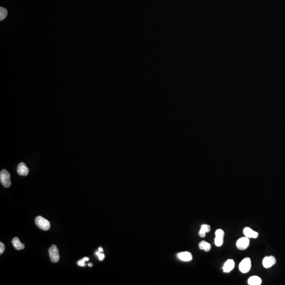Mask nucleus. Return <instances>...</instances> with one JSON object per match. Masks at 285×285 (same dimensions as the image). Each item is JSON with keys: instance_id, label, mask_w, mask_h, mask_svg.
<instances>
[{"instance_id": "f257e3e1", "label": "nucleus", "mask_w": 285, "mask_h": 285, "mask_svg": "<svg viewBox=\"0 0 285 285\" xmlns=\"http://www.w3.org/2000/svg\"><path fill=\"white\" fill-rule=\"evenodd\" d=\"M35 222L39 228L44 231H47L50 228L49 221L41 216H38L35 218Z\"/></svg>"}, {"instance_id": "f03ea898", "label": "nucleus", "mask_w": 285, "mask_h": 285, "mask_svg": "<svg viewBox=\"0 0 285 285\" xmlns=\"http://www.w3.org/2000/svg\"><path fill=\"white\" fill-rule=\"evenodd\" d=\"M10 174L7 170H2L0 173V181L3 187L9 188L11 185Z\"/></svg>"}, {"instance_id": "7ed1b4c3", "label": "nucleus", "mask_w": 285, "mask_h": 285, "mask_svg": "<svg viewBox=\"0 0 285 285\" xmlns=\"http://www.w3.org/2000/svg\"><path fill=\"white\" fill-rule=\"evenodd\" d=\"M49 254L51 261L53 263H57L60 259V254L57 246L52 245L49 249Z\"/></svg>"}, {"instance_id": "20e7f679", "label": "nucleus", "mask_w": 285, "mask_h": 285, "mask_svg": "<svg viewBox=\"0 0 285 285\" xmlns=\"http://www.w3.org/2000/svg\"><path fill=\"white\" fill-rule=\"evenodd\" d=\"M251 267V261L249 258H246L242 260L239 266L240 271L243 274L248 272L250 270Z\"/></svg>"}, {"instance_id": "39448f33", "label": "nucleus", "mask_w": 285, "mask_h": 285, "mask_svg": "<svg viewBox=\"0 0 285 285\" xmlns=\"http://www.w3.org/2000/svg\"><path fill=\"white\" fill-rule=\"evenodd\" d=\"M249 245H250L249 238L246 237L240 238L236 243V246L238 249L242 250H246V249L248 248L249 246Z\"/></svg>"}, {"instance_id": "423d86ee", "label": "nucleus", "mask_w": 285, "mask_h": 285, "mask_svg": "<svg viewBox=\"0 0 285 285\" xmlns=\"http://www.w3.org/2000/svg\"><path fill=\"white\" fill-rule=\"evenodd\" d=\"M276 263V258L274 256L265 257L262 261V265L265 268H269Z\"/></svg>"}, {"instance_id": "0eeeda50", "label": "nucleus", "mask_w": 285, "mask_h": 285, "mask_svg": "<svg viewBox=\"0 0 285 285\" xmlns=\"http://www.w3.org/2000/svg\"><path fill=\"white\" fill-rule=\"evenodd\" d=\"M17 172L20 176H26L28 175L29 172V170L25 163L21 162L20 164H19L18 168H17Z\"/></svg>"}, {"instance_id": "6e6552de", "label": "nucleus", "mask_w": 285, "mask_h": 285, "mask_svg": "<svg viewBox=\"0 0 285 285\" xmlns=\"http://www.w3.org/2000/svg\"><path fill=\"white\" fill-rule=\"evenodd\" d=\"M243 234L246 237L248 238H257L259 234L257 232L254 231L249 227H246L243 229Z\"/></svg>"}, {"instance_id": "1a4fd4ad", "label": "nucleus", "mask_w": 285, "mask_h": 285, "mask_svg": "<svg viewBox=\"0 0 285 285\" xmlns=\"http://www.w3.org/2000/svg\"><path fill=\"white\" fill-rule=\"evenodd\" d=\"M234 265H235V263H234V261L233 260H228L225 262L224 266H223V271L225 272H227V273L230 272L231 271H232L233 269L234 268Z\"/></svg>"}, {"instance_id": "9d476101", "label": "nucleus", "mask_w": 285, "mask_h": 285, "mask_svg": "<svg viewBox=\"0 0 285 285\" xmlns=\"http://www.w3.org/2000/svg\"><path fill=\"white\" fill-rule=\"evenodd\" d=\"M177 257L181 260V261H190L192 260V256L190 252L188 251H185V252H180L177 254Z\"/></svg>"}, {"instance_id": "9b49d317", "label": "nucleus", "mask_w": 285, "mask_h": 285, "mask_svg": "<svg viewBox=\"0 0 285 285\" xmlns=\"http://www.w3.org/2000/svg\"><path fill=\"white\" fill-rule=\"evenodd\" d=\"M12 243L15 248L16 249L18 250H20L22 249H23L25 248V246L23 243H21L20 239L18 237H15L13 238Z\"/></svg>"}, {"instance_id": "f8f14e48", "label": "nucleus", "mask_w": 285, "mask_h": 285, "mask_svg": "<svg viewBox=\"0 0 285 285\" xmlns=\"http://www.w3.org/2000/svg\"><path fill=\"white\" fill-rule=\"evenodd\" d=\"M248 283L249 285H260L262 283V280L258 276H251L249 278Z\"/></svg>"}, {"instance_id": "ddd939ff", "label": "nucleus", "mask_w": 285, "mask_h": 285, "mask_svg": "<svg viewBox=\"0 0 285 285\" xmlns=\"http://www.w3.org/2000/svg\"><path fill=\"white\" fill-rule=\"evenodd\" d=\"M199 248L201 250H203L205 251L208 252L211 249V246L210 243L206 241H202L199 243Z\"/></svg>"}, {"instance_id": "4468645a", "label": "nucleus", "mask_w": 285, "mask_h": 285, "mask_svg": "<svg viewBox=\"0 0 285 285\" xmlns=\"http://www.w3.org/2000/svg\"><path fill=\"white\" fill-rule=\"evenodd\" d=\"M7 15V10L4 7H0V20H3Z\"/></svg>"}, {"instance_id": "2eb2a0df", "label": "nucleus", "mask_w": 285, "mask_h": 285, "mask_svg": "<svg viewBox=\"0 0 285 285\" xmlns=\"http://www.w3.org/2000/svg\"><path fill=\"white\" fill-rule=\"evenodd\" d=\"M223 238L224 237H222L216 236V238L214 239V243L216 246L221 247L223 243Z\"/></svg>"}, {"instance_id": "dca6fc26", "label": "nucleus", "mask_w": 285, "mask_h": 285, "mask_svg": "<svg viewBox=\"0 0 285 285\" xmlns=\"http://www.w3.org/2000/svg\"><path fill=\"white\" fill-rule=\"evenodd\" d=\"M89 258L88 257H84L82 259L80 260L79 261H78V262H77V264L81 267H84L86 266L85 262L89 261Z\"/></svg>"}, {"instance_id": "f3484780", "label": "nucleus", "mask_w": 285, "mask_h": 285, "mask_svg": "<svg viewBox=\"0 0 285 285\" xmlns=\"http://www.w3.org/2000/svg\"><path fill=\"white\" fill-rule=\"evenodd\" d=\"M201 229L207 233L210 231L211 227L209 225H201Z\"/></svg>"}, {"instance_id": "a211bd4d", "label": "nucleus", "mask_w": 285, "mask_h": 285, "mask_svg": "<svg viewBox=\"0 0 285 285\" xmlns=\"http://www.w3.org/2000/svg\"><path fill=\"white\" fill-rule=\"evenodd\" d=\"M215 234H216V236L224 237V236H225V232H224V231L222 230V229H217V230L216 231Z\"/></svg>"}, {"instance_id": "6ab92c4d", "label": "nucleus", "mask_w": 285, "mask_h": 285, "mask_svg": "<svg viewBox=\"0 0 285 285\" xmlns=\"http://www.w3.org/2000/svg\"><path fill=\"white\" fill-rule=\"evenodd\" d=\"M5 250V246L2 242H0V254H2Z\"/></svg>"}, {"instance_id": "aec40b11", "label": "nucleus", "mask_w": 285, "mask_h": 285, "mask_svg": "<svg viewBox=\"0 0 285 285\" xmlns=\"http://www.w3.org/2000/svg\"><path fill=\"white\" fill-rule=\"evenodd\" d=\"M205 234H206V232L200 229V230L199 232V236H200L201 237H204L205 236Z\"/></svg>"}, {"instance_id": "412c9836", "label": "nucleus", "mask_w": 285, "mask_h": 285, "mask_svg": "<svg viewBox=\"0 0 285 285\" xmlns=\"http://www.w3.org/2000/svg\"><path fill=\"white\" fill-rule=\"evenodd\" d=\"M98 257L99 260L102 261L104 259L105 254H102V253H101Z\"/></svg>"}, {"instance_id": "4be33fe9", "label": "nucleus", "mask_w": 285, "mask_h": 285, "mask_svg": "<svg viewBox=\"0 0 285 285\" xmlns=\"http://www.w3.org/2000/svg\"><path fill=\"white\" fill-rule=\"evenodd\" d=\"M98 251H99L100 252H103V249H102V247H99L98 248Z\"/></svg>"}, {"instance_id": "5701e85b", "label": "nucleus", "mask_w": 285, "mask_h": 285, "mask_svg": "<svg viewBox=\"0 0 285 285\" xmlns=\"http://www.w3.org/2000/svg\"><path fill=\"white\" fill-rule=\"evenodd\" d=\"M88 266H89V267H93V263H88Z\"/></svg>"}]
</instances>
